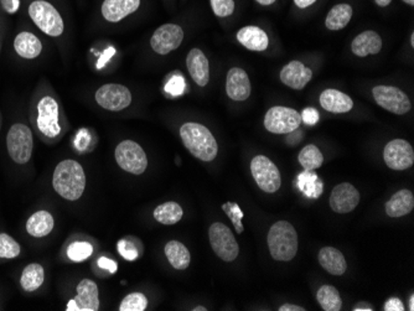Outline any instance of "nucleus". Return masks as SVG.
<instances>
[{"label": "nucleus", "mask_w": 414, "mask_h": 311, "mask_svg": "<svg viewBox=\"0 0 414 311\" xmlns=\"http://www.w3.org/2000/svg\"><path fill=\"white\" fill-rule=\"evenodd\" d=\"M237 40L252 51H264L269 46L268 35L258 26H245L238 30Z\"/></svg>", "instance_id": "obj_23"}, {"label": "nucleus", "mask_w": 414, "mask_h": 311, "mask_svg": "<svg viewBox=\"0 0 414 311\" xmlns=\"http://www.w3.org/2000/svg\"><path fill=\"white\" fill-rule=\"evenodd\" d=\"M320 266L324 268L325 271L330 273L332 276H342L346 272L347 263L345 257L339 249L332 247H325L319 252Z\"/></svg>", "instance_id": "obj_25"}, {"label": "nucleus", "mask_w": 414, "mask_h": 311, "mask_svg": "<svg viewBox=\"0 0 414 311\" xmlns=\"http://www.w3.org/2000/svg\"><path fill=\"white\" fill-rule=\"evenodd\" d=\"M184 215V211L181 206L173 201H169L165 204L159 205L157 209H154V218L162 225L171 226L178 223Z\"/></svg>", "instance_id": "obj_31"}, {"label": "nucleus", "mask_w": 414, "mask_h": 311, "mask_svg": "<svg viewBox=\"0 0 414 311\" xmlns=\"http://www.w3.org/2000/svg\"><path fill=\"white\" fill-rule=\"evenodd\" d=\"M329 202L331 209L335 211L336 214H348L358 207L360 193L351 184L342 182L334 187Z\"/></svg>", "instance_id": "obj_16"}, {"label": "nucleus", "mask_w": 414, "mask_h": 311, "mask_svg": "<svg viewBox=\"0 0 414 311\" xmlns=\"http://www.w3.org/2000/svg\"><path fill=\"white\" fill-rule=\"evenodd\" d=\"M315 1H316V0H294L296 6H297L298 8H300V9H307L309 6H313Z\"/></svg>", "instance_id": "obj_47"}, {"label": "nucleus", "mask_w": 414, "mask_h": 311, "mask_svg": "<svg viewBox=\"0 0 414 311\" xmlns=\"http://www.w3.org/2000/svg\"><path fill=\"white\" fill-rule=\"evenodd\" d=\"M68 311L100 310V294L98 287L93 280L84 279L77 285V295L70 300Z\"/></svg>", "instance_id": "obj_15"}, {"label": "nucleus", "mask_w": 414, "mask_h": 311, "mask_svg": "<svg viewBox=\"0 0 414 311\" xmlns=\"http://www.w3.org/2000/svg\"><path fill=\"white\" fill-rule=\"evenodd\" d=\"M316 299L325 311L342 310V300L337 289L332 285H323L316 293Z\"/></svg>", "instance_id": "obj_33"}, {"label": "nucleus", "mask_w": 414, "mask_h": 311, "mask_svg": "<svg viewBox=\"0 0 414 311\" xmlns=\"http://www.w3.org/2000/svg\"><path fill=\"white\" fill-rule=\"evenodd\" d=\"M40 131L47 138H56L61 127L59 125V104L50 96L44 97L38 103V120Z\"/></svg>", "instance_id": "obj_13"}, {"label": "nucleus", "mask_w": 414, "mask_h": 311, "mask_svg": "<svg viewBox=\"0 0 414 311\" xmlns=\"http://www.w3.org/2000/svg\"><path fill=\"white\" fill-rule=\"evenodd\" d=\"M267 242L273 260L289 262L297 255L298 233L288 221H278L269 228Z\"/></svg>", "instance_id": "obj_3"}, {"label": "nucleus", "mask_w": 414, "mask_h": 311, "mask_svg": "<svg viewBox=\"0 0 414 311\" xmlns=\"http://www.w3.org/2000/svg\"><path fill=\"white\" fill-rule=\"evenodd\" d=\"M184 40V30L176 24H164L154 31L151 46L159 55H168L176 50Z\"/></svg>", "instance_id": "obj_12"}, {"label": "nucleus", "mask_w": 414, "mask_h": 311, "mask_svg": "<svg viewBox=\"0 0 414 311\" xmlns=\"http://www.w3.org/2000/svg\"><path fill=\"white\" fill-rule=\"evenodd\" d=\"M215 15L219 17H230L235 12V1L233 0H211Z\"/></svg>", "instance_id": "obj_39"}, {"label": "nucleus", "mask_w": 414, "mask_h": 311, "mask_svg": "<svg viewBox=\"0 0 414 311\" xmlns=\"http://www.w3.org/2000/svg\"><path fill=\"white\" fill-rule=\"evenodd\" d=\"M44 279H45L44 268L40 264L33 263L25 266L20 278V284L25 292H35L43 285Z\"/></svg>", "instance_id": "obj_32"}, {"label": "nucleus", "mask_w": 414, "mask_h": 311, "mask_svg": "<svg viewBox=\"0 0 414 311\" xmlns=\"http://www.w3.org/2000/svg\"><path fill=\"white\" fill-rule=\"evenodd\" d=\"M148 306V299L141 293H132L127 295L121 305L119 311H144Z\"/></svg>", "instance_id": "obj_36"}, {"label": "nucleus", "mask_w": 414, "mask_h": 311, "mask_svg": "<svg viewBox=\"0 0 414 311\" xmlns=\"http://www.w3.org/2000/svg\"><path fill=\"white\" fill-rule=\"evenodd\" d=\"M409 310H414V295H411V298H409Z\"/></svg>", "instance_id": "obj_51"}, {"label": "nucleus", "mask_w": 414, "mask_h": 311, "mask_svg": "<svg viewBox=\"0 0 414 311\" xmlns=\"http://www.w3.org/2000/svg\"><path fill=\"white\" fill-rule=\"evenodd\" d=\"M22 248L14 238L6 233H0V258L13 260L20 255Z\"/></svg>", "instance_id": "obj_35"}, {"label": "nucleus", "mask_w": 414, "mask_h": 311, "mask_svg": "<svg viewBox=\"0 0 414 311\" xmlns=\"http://www.w3.org/2000/svg\"><path fill=\"white\" fill-rule=\"evenodd\" d=\"M353 6L348 4H337L331 9L326 17L325 20L326 28L331 31H337L346 28L347 24L350 23L353 17Z\"/></svg>", "instance_id": "obj_30"}, {"label": "nucleus", "mask_w": 414, "mask_h": 311, "mask_svg": "<svg viewBox=\"0 0 414 311\" xmlns=\"http://www.w3.org/2000/svg\"><path fill=\"white\" fill-rule=\"evenodd\" d=\"M320 104L331 113H347L353 108L351 97L337 90H325L320 95Z\"/></svg>", "instance_id": "obj_21"}, {"label": "nucleus", "mask_w": 414, "mask_h": 311, "mask_svg": "<svg viewBox=\"0 0 414 311\" xmlns=\"http://www.w3.org/2000/svg\"><path fill=\"white\" fill-rule=\"evenodd\" d=\"M302 125V115L288 107H273L264 117L266 129L273 134H291Z\"/></svg>", "instance_id": "obj_8"}, {"label": "nucleus", "mask_w": 414, "mask_h": 311, "mask_svg": "<svg viewBox=\"0 0 414 311\" xmlns=\"http://www.w3.org/2000/svg\"><path fill=\"white\" fill-rule=\"evenodd\" d=\"M299 163L305 170H316L324 163V157L319 150V147L313 144H309L302 149L298 157Z\"/></svg>", "instance_id": "obj_34"}, {"label": "nucleus", "mask_w": 414, "mask_h": 311, "mask_svg": "<svg viewBox=\"0 0 414 311\" xmlns=\"http://www.w3.org/2000/svg\"><path fill=\"white\" fill-rule=\"evenodd\" d=\"M313 77V71L300 61H291L280 71V81L293 90L300 91Z\"/></svg>", "instance_id": "obj_18"}, {"label": "nucleus", "mask_w": 414, "mask_h": 311, "mask_svg": "<svg viewBox=\"0 0 414 311\" xmlns=\"http://www.w3.org/2000/svg\"><path fill=\"white\" fill-rule=\"evenodd\" d=\"M139 6L140 0H105L102 4V15L109 23H118L137 12Z\"/></svg>", "instance_id": "obj_19"}, {"label": "nucleus", "mask_w": 414, "mask_h": 311, "mask_svg": "<svg viewBox=\"0 0 414 311\" xmlns=\"http://www.w3.org/2000/svg\"><path fill=\"white\" fill-rule=\"evenodd\" d=\"M116 161L121 169L133 175H141L148 168V158L143 147L133 141H123L116 147Z\"/></svg>", "instance_id": "obj_6"}, {"label": "nucleus", "mask_w": 414, "mask_h": 311, "mask_svg": "<svg viewBox=\"0 0 414 311\" xmlns=\"http://www.w3.org/2000/svg\"><path fill=\"white\" fill-rule=\"evenodd\" d=\"M95 102L111 112H119L132 103V93L125 86L108 83L95 92Z\"/></svg>", "instance_id": "obj_11"}, {"label": "nucleus", "mask_w": 414, "mask_h": 311, "mask_svg": "<svg viewBox=\"0 0 414 311\" xmlns=\"http://www.w3.org/2000/svg\"><path fill=\"white\" fill-rule=\"evenodd\" d=\"M298 187L309 198H318L324 191V184L313 170H305L298 175Z\"/></svg>", "instance_id": "obj_29"}, {"label": "nucleus", "mask_w": 414, "mask_h": 311, "mask_svg": "<svg viewBox=\"0 0 414 311\" xmlns=\"http://www.w3.org/2000/svg\"><path fill=\"white\" fill-rule=\"evenodd\" d=\"M376 103L388 112L397 115L408 113L412 108L408 96L393 86H376L372 90Z\"/></svg>", "instance_id": "obj_10"}, {"label": "nucleus", "mask_w": 414, "mask_h": 311, "mask_svg": "<svg viewBox=\"0 0 414 311\" xmlns=\"http://www.w3.org/2000/svg\"><path fill=\"white\" fill-rule=\"evenodd\" d=\"M180 136L185 147L196 159L202 161H213L219 153V145L205 125L189 122L181 125Z\"/></svg>", "instance_id": "obj_2"}, {"label": "nucleus", "mask_w": 414, "mask_h": 311, "mask_svg": "<svg viewBox=\"0 0 414 311\" xmlns=\"http://www.w3.org/2000/svg\"><path fill=\"white\" fill-rule=\"evenodd\" d=\"M253 179L264 193H275L282 185L280 173L277 165L264 155H257L251 163Z\"/></svg>", "instance_id": "obj_9"}, {"label": "nucleus", "mask_w": 414, "mask_h": 311, "mask_svg": "<svg viewBox=\"0 0 414 311\" xmlns=\"http://www.w3.org/2000/svg\"><path fill=\"white\" fill-rule=\"evenodd\" d=\"M382 49V39L380 35L372 30H367L358 35L351 44L353 55L358 57H367L377 55Z\"/></svg>", "instance_id": "obj_22"}, {"label": "nucleus", "mask_w": 414, "mask_h": 311, "mask_svg": "<svg viewBox=\"0 0 414 311\" xmlns=\"http://www.w3.org/2000/svg\"><path fill=\"white\" fill-rule=\"evenodd\" d=\"M165 90L171 96H179L185 90L184 79L179 77V76H174L173 79H170V81L165 86Z\"/></svg>", "instance_id": "obj_41"}, {"label": "nucleus", "mask_w": 414, "mask_h": 311, "mask_svg": "<svg viewBox=\"0 0 414 311\" xmlns=\"http://www.w3.org/2000/svg\"><path fill=\"white\" fill-rule=\"evenodd\" d=\"M55 221L49 211L40 209L35 212L34 215L30 216L26 222V231L30 236L35 238L46 237L50 234L54 230Z\"/></svg>", "instance_id": "obj_26"}, {"label": "nucleus", "mask_w": 414, "mask_h": 311, "mask_svg": "<svg viewBox=\"0 0 414 311\" xmlns=\"http://www.w3.org/2000/svg\"><path fill=\"white\" fill-rule=\"evenodd\" d=\"M353 310L371 311L374 310V309H372V306L369 305V304H366V303H361V304H358V305L353 306Z\"/></svg>", "instance_id": "obj_48"}, {"label": "nucleus", "mask_w": 414, "mask_h": 311, "mask_svg": "<svg viewBox=\"0 0 414 311\" xmlns=\"http://www.w3.org/2000/svg\"><path fill=\"white\" fill-rule=\"evenodd\" d=\"M97 263H98V266H101L102 269H106V271L112 273V274L117 272L118 266L114 260L106 258V257H101Z\"/></svg>", "instance_id": "obj_43"}, {"label": "nucleus", "mask_w": 414, "mask_h": 311, "mask_svg": "<svg viewBox=\"0 0 414 311\" xmlns=\"http://www.w3.org/2000/svg\"><path fill=\"white\" fill-rule=\"evenodd\" d=\"M385 310L386 311H403L404 310V305L402 304L401 300L397 298H392L388 300L385 305Z\"/></svg>", "instance_id": "obj_45"}, {"label": "nucleus", "mask_w": 414, "mask_h": 311, "mask_svg": "<svg viewBox=\"0 0 414 311\" xmlns=\"http://www.w3.org/2000/svg\"><path fill=\"white\" fill-rule=\"evenodd\" d=\"M392 0H375L376 4L377 6H381V8H386V6H390L391 4Z\"/></svg>", "instance_id": "obj_49"}, {"label": "nucleus", "mask_w": 414, "mask_h": 311, "mask_svg": "<svg viewBox=\"0 0 414 311\" xmlns=\"http://www.w3.org/2000/svg\"><path fill=\"white\" fill-rule=\"evenodd\" d=\"M165 255L169 263L178 271H184L190 266V252L179 241H170L165 246Z\"/></svg>", "instance_id": "obj_28"}, {"label": "nucleus", "mask_w": 414, "mask_h": 311, "mask_svg": "<svg viewBox=\"0 0 414 311\" xmlns=\"http://www.w3.org/2000/svg\"><path fill=\"white\" fill-rule=\"evenodd\" d=\"M14 49L19 56L23 58H36L43 51V44L34 34L24 31L14 40Z\"/></svg>", "instance_id": "obj_27"}, {"label": "nucleus", "mask_w": 414, "mask_h": 311, "mask_svg": "<svg viewBox=\"0 0 414 311\" xmlns=\"http://www.w3.org/2000/svg\"><path fill=\"white\" fill-rule=\"evenodd\" d=\"M222 209H224V214L229 216V218L232 221L233 226H235L236 232L238 234H241L245 230V227L242 225V218H243V212L240 209L238 205L235 202H224L222 205Z\"/></svg>", "instance_id": "obj_38"}, {"label": "nucleus", "mask_w": 414, "mask_h": 311, "mask_svg": "<svg viewBox=\"0 0 414 311\" xmlns=\"http://www.w3.org/2000/svg\"><path fill=\"white\" fill-rule=\"evenodd\" d=\"M261 6H272L275 0H256Z\"/></svg>", "instance_id": "obj_50"}, {"label": "nucleus", "mask_w": 414, "mask_h": 311, "mask_svg": "<svg viewBox=\"0 0 414 311\" xmlns=\"http://www.w3.org/2000/svg\"><path fill=\"white\" fill-rule=\"evenodd\" d=\"M29 15L46 35L57 38L63 33V20L55 6L45 0H35L29 6Z\"/></svg>", "instance_id": "obj_4"}, {"label": "nucleus", "mask_w": 414, "mask_h": 311, "mask_svg": "<svg viewBox=\"0 0 414 311\" xmlns=\"http://www.w3.org/2000/svg\"><path fill=\"white\" fill-rule=\"evenodd\" d=\"M414 207V195L411 190H399L386 202V214L392 218L408 215Z\"/></svg>", "instance_id": "obj_24"}, {"label": "nucleus", "mask_w": 414, "mask_h": 311, "mask_svg": "<svg viewBox=\"0 0 414 311\" xmlns=\"http://www.w3.org/2000/svg\"><path fill=\"white\" fill-rule=\"evenodd\" d=\"M411 44H412V46H414V33L411 35Z\"/></svg>", "instance_id": "obj_54"}, {"label": "nucleus", "mask_w": 414, "mask_h": 311, "mask_svg": "<svg viewBox=\"0 0 414 311\" xmlns=\"http://www.w3.org/2000/svg\"><path fill=\"white\" fill-rule=\"evenodd\" d=\"M186 67L192 79L200 87H205L210 81V63L200 49H192L186 57Z\"/></svg>", "instance_id": "obj_20"}, {"label": "nucleus", "mask_w": 414, "mask_h": 311, "mask_svg": "<svg viewBox=\"0 0 414 311\" xmlns=\"http://www.w3.org/2000/svg\"><path fill=\"white\" fill-rule=\"evenodd\" d=\"M208 238L216 255L224 262H233L238 257L240 247L229 227L215 222L208 230Z\"/></svg>", "instance_id": "obj_7"}, {"label": "nucleus", "mask_w": 414, "mask_h": 311, "mask_svg": "<svg viewBox=\"0 0 414 311\" xmlns=\"http://www.w3.org/2000/svg\"><path fill=\"white\" fill-rule=\"evenodd\" d=\"M319 120V113L316 109L314 108H305L302 111V122H304L305 125H315Z\"/></svg>", "instance_id": "obj_42"}, {"label": "nucleus", "mask_w": 414, "mask_h": 311, "mask_svg": "<svg viewBox=\"0 0 414 311\" xmlns=\"http://www.w3.org/2000/svg\"><path fill=\"white\" fill-rule=\"evenodd\" d=\"M402 1L403 3H406V4H408V6H414V0H402Z\"/></svg>", "instance_id": "obj_52"}, {"label": "nucleus", "mask_w": 414, "mask_h": 311, "mask_svg": "<svg viewBox=\"0 0 414 311\" xmlns=\"http://www.w3.org/2000/svg\"><path fill=\"white\" fill-rule=\"evenodd\" d=\"M6 147L9 157L17 164H26L33 155V133L22 123L13 125L6 136Z\"/></svg>", "instance_id": "obj_5"}, {"label": "nucleus", "mask_w": 414, "mask_h": 311, "mask_svg": "<svg viewBox=\"0 0 414 311\" xmlns=\"http://www.w3.org/2000/svg\"><path fill=\"white\" fill-rule=\"evenodd\" d=\"M279 311H305V309L302 306L293 305V304H284V305L280 306Z\"/></svg>", "instance_id": "obj_46"}, {"label": "nucleus", "mask_w": 414, "mask_h": 311, "mask_svg": "<svg viewBox=\"0 0 414 311\" xmlns=\"http://www.w3.org/2000/svg\"><path fill=\"white\" fill-rule=\"evenodd\" d=\"M251 81L248 79L245 70L240 67H232L226 79V93L232 101L243 102L251 96Z\"/></svg>", "instance_id": "obj_17"}, {"label": "nucleus", "mask_w": 414, "mask_h": 311, "mask_svg": "<svg viewBox=\"0 0 414 311\" xmlns=\"http://www.w3.org/2000/svg\"><path fill=\"white\" fill-rule=\"evenodd\" d=\"M117 247L119 255H122L125 260H135L139 255V252H138L135 244L130 242V241H127V239L119 241Z\"/></svg>", "instance_id": "obj_40"}, {"label": "nucleus", "mask_w": 414, "mask_h": 311, "mask_svg": "<svg viewBox=\"0 0 414 311\" xmlns=\"http://www.w3.org/2000/svg\"><path fill=\"white\" fill-rule=\"evenodd\" d=\"M192 310H194V311H206L207 309H205V308H204V306H197V308H195V309H192Z\"/></svg>", "instance_id": "obj_53"}, {"label": "nucleus", "mask_w": 414, "mask_h": 311, "mask_svg": "<svg viewBox=\"0 0 414 311\" xmlns=\"http://www.w3.org/2000/svg\"><path fill=\"white\" fill-rule=\"evenodd\" d=\"M383 159L392 170L403 171L414 164V150L407 141L394 139L387 144L383 150Z\"/></svg>", "instance_id": "obj_14"}, {"label": "nucleus", "mask_w": 414, "mask_h": 311, "mask_svg": "<svg viewBox=\"0 0 414 311\" xmlns=\"http://www.w3.org/2000/svg\"><path fill=\"white\" fill-rule=\"evenodd\" d=\"M93 253V247L89 242H73L68 248V255L73 262H84Z\"/></svg>", "instance_id": "obj_37"}, {"label": "nucleus", "mask_w": 414, "mask_h": 311, "mask_svg": "<svg viewBox=\"0 0 414 311\" xmlns=\"http://www.w3.org/2000/svg\"><path fill=\"white\" fill-rule=\"evenodd\" d=\"M52 186L65 200H79L86 187L84 168L76 160L70 159L59 163L52 176Z\"/></svg>", "instance_id": "obj_1"}, {"label": "nucleus", "mask_w": 414, "mask_h": 311, "mask_svg": "<svg viewBox=\"0 0 414 311\" xmlns=\"http://www.w3.org/2000/svg\"><path fill=\"white\" fill-rule=\"evenodd\" d=\"M1 6L8 14H15L20 6V0H1Z\"/></svg>", "instance_id": "obj_44"}]
</instances>
